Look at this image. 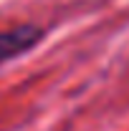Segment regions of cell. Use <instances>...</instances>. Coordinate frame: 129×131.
<instances>
[{"label":"cell","instance_id":"1","mask_svg":"<svg viewBox=\"0 0 129 131\" xmlns=\"http://www.w3.org/2000/svg\"><path fill=\"white\" fill-rule=\"evenodd\" d=\"M46 38V30L35 23H18L5 30H0V63H8L13 58L25 56Z\"/></svg>","mask_w":129,"mask_h":131}]
</instances>
